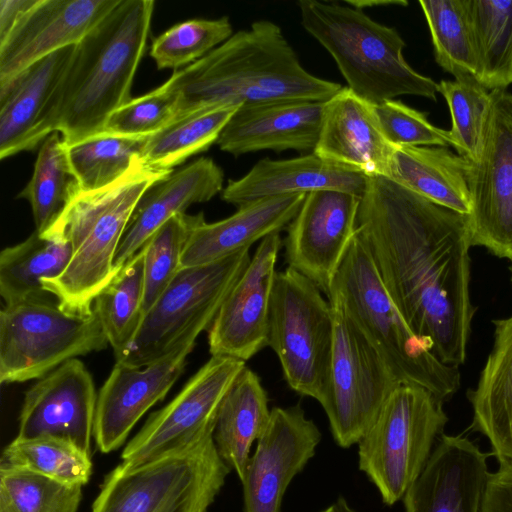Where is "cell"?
<instances>
[{
  "mask_svg": "<svg viewBox=\"0 0 512 512\" xmlns=\"http://www.w3.org/2000/svg\"><path fill=\"white\" fill-rule=\"evenodd\" d=\"M120 0H37L0 41V85L28 66L77 45Z\"/></svg>",
  "mask_w": 512,
  "mask_h": 512,
  "instance_id": "21",
  "label": "cell"
},
{
  "mask_svg": "<svg viewBox=\"0 0 512 512\" xmlns=\"http://www.w3.org/2000/svg\"><path fill=\"white\" fill-rule=\"evenodd\" d=\"M490 94L482 149L469 176L471 241L512 262V93Z\"/></svg>",
  "mask_w": 512,
  "mask_h": 512,
  "instance_id": "14",
  "label": "cell"
},
{
  "mask_svg": "<svg viewBox=\"0 0 512 512\" xmlns=\"http://www.w3.org/2000/svg\"><path fill=\"white\" fill-rule=\"evenodd\" d=\"M233 35L227 16L218 19H192L178 23L152 43L150 55L158 69L186 67L204 57Z\"/></svg>",
  "mask_w": 512,
  "mask_h": 512,
  "instance_id": "42",
  "label": "cell"
},
{
  "mask_svg": "<svg viewBox=\"0 0 512 512\" xmlns=\"http://www.w3.org/2000/svg\"><path fill=\"white\" fill-rule=\"evenodd\" d=\"M251 260L249 249L219 261L181 268L116 362L141 367L209 330L228 293Z\"/></svg>",
  "mask_w": 512,
  "mask_h": 512,
  "instance_id": "9",
  "label": "cell"
},
{
  "mask_svg": "<svg viewBox=\"0 0 512 512\" xmlns=\"http://www.w3.org/2000/svg\"><path fill=\"white\" fill-rule=\"evenodd\" d=\"M223 170L202 157L149 188L139 200L118 246L114 267L120 269L171 217L223 191Z\"/></svg>",
  "mask_w": 512,
  "mask_h": 512,
  "instance_id": "25",
  "label": "cell"
},
{
  "mask_svg": "<svg viewBox=\"0 0 512 512\" xmlns=\"http://www.w3.org/2000/svg\"><path fill=\"white\" fill-rule=\"evenodd\" d=\"M246 367L242 360L211 356L163 408L152 413L125 446L128 467L180 453L213 434L221 404Z\"/></svg>",
  "mask_w": 512,
  "mask_h": 512,
  "instance_id": "13",
  "label": "cell"
},
{
  "mask_svg": "<svg viewBox=\"0 0 512 512\" xmlns=\"http://www.w3.org/2000/svg\"><path fill=\"white\" fill-rule=\"evenodd\" d=\"M37 0H0V41L11 31L22 14Z\"/></svg>",
  "mask_w": 512,
  "mask_h": 512,
  "instance_id": "46",
  "label": "cell"
},
{
  "mask_svg": "<svg viewBox=\"0 0 512 512\" xmlns=\"http://www.w3.org/2000/svg\"><path fill=\"white\" fill-rule=\"evenodd\" d=\"M0 468L30 471L51 479L85 485L92 474L91 455L54 437H16L2 452Z\"/></svg>",
  "mask_w": 512,
  "mask_h": 512,
  "instance_id": "36",
  "label": "cell"
},
{
  "mask_svg": "<svg viewBox=\"0 0 512 512\" xmlns=\"http://www.w3.org/2000/svg\"><path fill=\"white\" fill-rule=\"evenodd\" d=\"M230 471L209 434L180 453L119 464L105 476L92 512H208Z\"/></svg>",
  "mask_w": 512,
  "mask_h": 512,
  "instance_id": "8",
  "label": "cell"
},
{
  "mask_svg": "<svg viewBox=\"0 0 512 512\" xmlns=\"http://www.w3.org/2000/svg\"><path fill=\"white\" fill-rule=\"evenodd\" d=\"M82 192L71 166L68 146L59 132L41 144L31 179L17 196L31 206L35 230L49 229Z\"/></svg>",
  "mask_w": 512,
  "mask_h": 512,
  "instance_id": "32",
  "label": "cell"
},
{
  "mask_svg": "<svg viewBox=\"0 0 512 512\" xmlns=\"http://www.w3.org/2000/svg\"><path fill=\"white\" fill-rule=\"evenodd\" d=\"M471 168L472 162L448 147H397L387 178L433 203L470 215Z\"/></svg>",
  "mask_w": 512,
  "mask_h": 512,
  "instance_id": "29",
  "label": "cell"
},
{
  "mask_svg": "<svg viewBox=\"0 0 512 512\" xmlns=\"http://www.w3.org/2000/svg\"><path fill=\"white\" fill-rule=\"evenodd\" d=\"M108 344L94 310L68 311L48 298L5 305L0 312V382L40 379Z\"/></svg>",
  "mask_w": 512,
  "mask_h": 512,
  "instance_id": "11",
  "label": "cell"
},
{
  "mask_svg": "<svg viewBox=\"0 0 512 512\" xmlns=\"http://www.w3.org/2000/svg\"><path fill=\"white\" fill-rule=\"evenodd\" d=\"M82 485L0 468V512H77Z\"/></svg>",
  "mask_w": 512,
  "mask_h": 512,
  "instance_id": "40",
  "label": "cell"
},
{
  "mask_svg": "<svg viewBox=\"0 0 512 512\" xmlns=\"http://www.w3.org/2000/svg\"><path fill=\"white\" fill-rule=\"evenodd\" d=\"M172 172L141 161L111 185L81 192L52 225L63 231L73 247L65 272L42 281L62 308L77 313L93 310L95 297L119 270L114 258L139 200Z\"/></svg>",
  "mask_w": 512,
  "mask_h": 512,
  "instance_id": "4",
  "label": "cell"
},
{
  "mask_svg": "<svg viewBox=\"0 0 512 512\" xmlns=\"http://www.w3.org/2000/svg\"><path fill=\"white\" fill-rule=\"evenodd\" d=\"M437 64L455 79L475 77L476 53L465 0H421Z\"/></svg>",
  "mask_w": 512,
  "mask_h": 512,
  "instance_id": "38",
  "label": "cell"
},
{
  "mask_svg": "<svg viewBox=\"0 0 512 512\" xmlns=\"http://www.w3.org/2000/svg\"><path fill=\"white\" fill-rule=\"evenodd\" d=\"M442 403L423 387L400 384L357 443L359 469L384 504L403 499L422 473L448 421Z\"/></svg>",
  "mask_w": 512,
  "mask_h": 512,
  "instance_id": "7",
  "label": "cell"
},
{
  "mask_svg": "<svg viewBox=\"0 0 512 512\" xmlns=\"http://www.w3.org/2000/svg\"><path fill=\"white\" fill-rule=\"evenodd\" d=\"M321 512H339V511L337 509L336 504L334 503V504L330 505L329 507H327L326 509H324Z\"/></svg>",
  "mask_w": 512,
  "mask_h": 512,
  "instance_id": "49",
  "label": "cell"
},
{
  "mask_svg": "<svg viewBox=\"0 0 512 512\" xmlns=\"http://www.w3.org/2000/svg\"><path fill=\"white\" fill-rule=\"evenodd\" d=\"M238 108L208 107L176 117L146 138L142 162L155 169L173 171V167L216 143Z\"/></svg>",
  "mask_w": 512,
  "mask_h": 512,
  "instance_id": "34",
  "label": "cell"
},
{
  "mask_svg": "<svg viewBox=\"0 0 512 512\" xmlns=\"http://www.w3.org/2000/svg\"><path fill=\"white\" fill-rule=\"evenodd\" d=\"M394 150L380 130L372 104L348 87L325 101L314 154L366 176L387 177Z\"/></svg>",
  "mask_w": 512,
  "mask_h": 512,
  "instance_id": "23",
  "label": "cell"
},
{
  "mask_svg": "<svg viewBox=\"0 0 512 512\" xmlns=\"http://www.w3.org/2000/svg\"><path fill=\"white\" fill-rule=\"evenodd\" d=\"M330 294L338 298L400 384L423 387L442 401L457 392L459 368L438 360L410 329L385 289L357 229Z\"/></svg>",
  "mask_w": 512,
  "mask_h": 512,
  "instance_id": "6",
  "label": "cell"
},
{
  "mask_svg": "<svg viewBox=\"0 0 512 512\" xmlns=\"http://www.w3.org/2000/svg\"><path fill=\"white\" fill-rule=\"evenodd\" d=\"M154 4L120 0L75 46L55 126L68 146L102 133L109 116L132 99Z\"/></svg>",
  "mask_w": 512,
  "mask_h": 512,
  "instance_id": "3",
  "label": "cell"
},
{
  "mask_svg": "<svg viewBox=\"0 0 512 512\" xmlns=\"http://www.w3.org/2000/svg\"><path fill=\"white\" fill-rule=\"evenodd\" d=\"M97 395L82 361L71 359L25 393L17 437H54L91 455Z\"/></svg>",
  "mask_w": 512,
  "mask_h": 512,
  "instance_id": "19",
  "label": "cell"
},
{
  "mask_svg": "<svg viewBox=\"0 0 512 512\" xmlns=\"http://www.w3.org/2000/svg\"><path fill=\"white\" fill-rule=\"evenodd\" d=\"M163 84L177 98L176 117L216 106L325 102L343 87L308 72L280 26L269 20L233 33Z\"/></svg>",
  "mask_w": 512,
  "mask_h": 512,
  "instance_id": "2",
  "label": "cell"
},
{
  "mask_svg": "<svg viewBox=\"0 0 512 512\" xmlns=\"http://www.w3.org/2000/svg\"><path fill=\"white\" fill-rule=\"evenodd\" d=\"M75 46L53 52L0 85V159L35 149L55 131Z\"/></svg>",
  "mask_w": 512,
  "mask_h": 512,
  "instance_id": "18",
  "label": "cell"
},
{
  "mask_svg": "<svg viewBox=\"0 0 512 512\" xmlns=\"http://www.w3.org/2000/svg\"><path fill=\"white\" fill-rule=\"evenodd\" d=\"M324 103L281 101L239 107L216 144L235 157L260 150L313 152Z\"/></svg>",
  "mask_w": 512,
  "mask_h": 512,
  "instance_id": "24",
  "label": "cell"
},
{
  "mask_svg": "<svg viewBox=\"0 0 512 512\" xmlns=\"http://www.w3.org/2000/svg\"><path fill=\"white\" fill-rule=\"evenodd\" d=\"M357 234L413 333L442 363L466 360L470 298L469 216L384 176H368Z\"/></svg>",
  "mask_w": 512,
  "mask_h": 512,
  "instance_id": "1",
  "label": "cell"
},
{
  "mask_svg": "<svg viewBox=\"0 0 512 512\" xmlns=\"http://www.w3.org/2000/svg\"><path fill=\"white\" fill-rule=\"evenodd\" d=\"M374 114L385 139L395 148L415 146H451L448 130L433 125L427 113L400 100L373 105Z\"/></svg>",
  "mask_w": 512,
  "mask_h": 512,
  "instance_id": "44",
  "label": "cell"
},
{
  "mask_svg": "<svg viewBox=\"0 0 512 512\" xmlns=\"http://www.w3.org/2000/svg\"><path fill=\"white\" fill-rule=\"evenodd\" d=\"M512 263V262H511ZM510 271H511V281H512V264L510 266Z\"/></svg>",
  "mask_w": 512,
  "mask_h": 512,
  "instance_id": "50",
  "label": "cell"
},
{
  "mask_svg": "<svg viewBox=\"0 0 512 512\" xmlns=\"http://www.w3.org/2000/svg\"><path fill=\"white\" fill-rule=\"evenodd\" d=\"M368 176L329 162L313 152L299 157L264 158L237 180H229L221 198L237 207L267 197L339 190L362 196Z\"/></svg>",
  "mask_w": 512,
  "mask_h": 512,
  "instance_id": "26",
  "label": "cell"
},
{
  "mask_svg": "<svg viewBox=\"0 0 512 512\" xmlns=\"http://www.w3.org/2000/svg\"><path fill=\"white\" fill-rule=\"evenodd\" d=\"M73 257L62 230L51 226L0 253V294L5 305L48 298L42 281L60 277Z\"/></svg>",
  "mask_w": 512,
  "mask_h": 512,
  "instance_id": "30",
  "label": "cell"
},
{
  "mask_svg": "<svg viewBox=\"0 0 512 512\" xmlns=\"http://www.w3.org/2000/svg\"><path fill=\"white\" fill-rule=\"evenodd\" d=\"M483 512H512V465L500 463L490 473Z\"/></svg>",
  "mask_w": 512,
  "mask_h": 512,
  "instance_id": "45",
  "label": "cell"
},
{
  "mask_svg": "<svg viewBox=\"0 0 512 512\" xmlns=\"http://www.w3.org/2000/svg\"><path fill=\"white\" fill-rule=\"evenodd\" d=\"M360 199L346 191L311 192L287 226L283 245L288 267L311 280L326 297L356 233Z\"/></svg>",
  "mask_w": 512,
  "mask_h": 512,
  "instance_id": "15",
  "label": "cell"
},
{
  "mask_svg": "<svg viewBox=\"0 0 512 512\" xmlns=\"http://www.w3.org/2000/svg\"><path fill=\"white\" fill-rule=\"evenodd\" d=\"M271 410L258 375L245 367L227 392L217 418L214 442L222 460L241 481L253 443L265 431Z\"/></svg>",
  "mask_w": 512,
  "mask_h": 512,
  "instance_id": "31",
  "label": "cell"
},
{
  "mask_svg": "<svg viewBox=\"0 0 512 512\" xmlns=\"http://www.w3.org/2000/svg\"><path fill=\"white\" fill-rule=\"evenodd\" d=\"M335 504L339 512H356L343 497H339Z\"/></svg>",
  "mask_w": 512,
  "mask_h": 512,
  "instance_id": "48",
  "label": "cell"
},
{
  "mask_svg": "<svg viewBox=\"0 0 512 512\" xmlns=\"http://www.w3.org/2000/svg\"><path fill=\"white\" fill-rule=\"evenodd\" d=\"M494 325L493 348L468 398L472 428L487 437L499 463L512 465V315Z\"/></svg>",
  "mask_w": 512,
  "mask_h": 512,
  "instance_id": "28",
  "label": "cell"
},
{
  "mask_svg": "<svg viewBox=\"0 0 512 512\" xmlns=\"http://www.w3.org/2000/svg\"><path fill=\"white\" fill-rule=\"evenodd\" d=\"M319 428L301 405L274 407L241 480L244 512H281L284 494L315 455Z\"/></svg>",
  "mask_w": 512,
  "mask_h": 512,
  "instance_id": "16",
  "label": "cell"
},
{
  "mask_svg": "<svg viewBox=\"0 0 512 512\" xmlns=\"http://www.w3.org/2000/svg\"><path fill=\"white\" fill-rule=\"evenodd\" d=\"M440 93L448 105L451 146L472 163L477 162L482 149L491 94L473 76L438 83Z\"/></svg>",
  "mask_w": 512,
  "mask_h": 512,
  "instance_id": "39",
  "label": "cell"
},
{
  "mask_svg": "<svg viewBox=\"0 0 512 512\" xmlns=\"http://www.w3.org/2000/svg\"><path fill=\"white\" fill-rule=\"evenodd\" d=\"M146 138L100 133L67 145L82 192L111 185L141 162Z\"/></svg>",
  "mask_w": 512,
  "mask_h": 512,
  "instance_id": "37",
  "label": "cell"
},
{
  "mask_svg": "<svg viewBox=\"0 0 512 512\" xmlns=\"http://www.w3.org/2000/svg\"><path fill=\"white\" fill-rule=\"evenodd\" d=\"M177 115V98L164 84L132 98L108 118L102 133L145 138L161 130Z\"/></svg>",
  "mask_w": 512,
  "mask_h": 512,
  "instance_id": "43",
  "label": "cell"
},
{
  "mask_svg": "<svg viewBox=\"0 0 512 512\" xmlns=\"http://www.w3.org/2000/svg\"><path fill=\"white\" fill-rule=\"evenodd\" d=\"M298 7L302 26L329 52L358 97L372 105L403 95L436 100L438 83L407 63L396 29L350 5L301 0Z\"/></svg>",
  "mask_w": 512,
  "mask_h": 512,
  "instance_id": "5",
  "label": "cell"
},
{
  "mask_svg": "<svg viewBox=\"0 0 512 512\" xmlns=\"http://www.w3.org/2000/svg\"><path fill=\"white\" fill-rule=\"evenodd\" d=\"M305 196L261 198L239 206L234 214L220 221H203L190 233L182 253L181 268L219 261L279 233L294 219Z\"/></svg>",
  "mask_w": 512,
  "mask_h": 512,
  "instance_id": "27",
  "label": "cell"
},
{
  "mask_svg": "<svg viewBox=\"0 0 512 512\" xmlns=\"http://www.w3.org/2000/svg\"><path fill=\"white\" fill-rule=\"evenodd\" d=\"M282 243L279 233L260 241L208 330L212 356L245 362L268 346L270 304Z\"/></svg>",
  "mask_w": 512,
  "mask_h": 512,
  "instance_id": "17",
  "label": "cell"
},
{
  "mask_svg": "<svg viewBox=\"0 0 512 512\" xmlns=\"http://www.w3.org/2000/svg\"><path fill=\"white\" fill-rule=\"evenodd\" d=\"M205 221L202 212L196 215L179 213L165 222L144 244L143 314L181 269V257L192 230Z\"/></svg>",
  "mask_w": 512,
  "mask_h": 512,
  "instance_id": "41",
  "label": "cell"
},
{
  "mask_svg": "<svg viewBox=\"0 0 512 512\" xmlns=\"http://www.w3.org/2000/svg\"><path fill=\"white\" fill-rule=\"evenodd\" d=\"M144 251L141 248L120 269L93 301L115 359L133 340L143 317Z\"/></svg>",
  "mask_w": 512,
  "mask_h": 512,
  "instance_id": "35",
  "label": "cell"
},
{
  "mask_svg": "<svg viewBox=\"0 0 512 512\" xmlns=\"http://www.w3.org/2000/svg\"><path fill=\"white\" fill-rule=\"evenodd\" d=\"M487 458L467 437L442 433L402 499L405 512H483Z\"/></svg>",
  "mask_w": 512,
  "mask_h": 512,
  "instance_id": "22",
  "label": "cell"
},
{
  "mask_svg": "<svg viewBox=\"0 0 512 512\" xmlns=\"http://www.w3.org/2000/svg\"><path fill=\"white\" fill-rule=\"evenodd\" d=\"M322 294L292 268L277 272L268 327V346L289 387L321 406L327 398L334 346L333 311Z\"/></svg>",
  "mask_w": 512,
  "mask_h": 512,
  "instance_id": "10",
  "label": "cell"
},
{
  "mask_svg": "<svg viewBox=\"0 0 512 512\" xmlns=\"http://www.w3.org/2000/svg\"><path fill=\"white\" fill-rule=\"evenodd\" d=\"M408 3L405 1H347V5H350L359 10H363V8H367L369 6H379V5H407Z\"/></svg>",
  "mask_w": 512,
  "mask_h": 512,
  "instance_id": "47",
  "label": "cell"
},
{
  "mask_svg": "<svg viewBox=\"0 0 512 512\" xmlns=\"http://www.w3.org/2000/svg\"><path fill=\"white\" fill-rule=\"evenodd\" d=\"M196 341L141 367L116 362L96 401L93 438L102 453L118 449L140 418L164 399L183 373Z\"/></svg>",
  "mask_w": 512,
  "mask_h": 512,
  "instance_id": "20",
  "label": "cell"
},
{
  "mask_svg": "<svg viewBox=\"0 0 512 512\" xmlns=\"http://www.w3.org/2000/svg\"><path fill=\"white\" fill-rule=\"evenodd\" d=\"M476 53L475 79L487 90L512 84V0H465Z\"/></svg>",
  "mask_w": 512,
  "mask_h": 512,
  "instance_id": "33",
  "label": "cell"
},
{
  "mask_svg": "<svg viewBox=\"0 0 512 512\" xmlns=\"http://www.w3.org/2000/svg\"><path fill=\"white\" fill-rule=\"evenodd\" d=\"M327 299L334 316V346L322 408L334 441L349 448L371 427L400 383L338 298L330 294Z\"/></svg>",
  "mask_w": 512,
  "mask_h": 512,
  "instance_id": "12",
  "label": "cell"
}]
</instances>
